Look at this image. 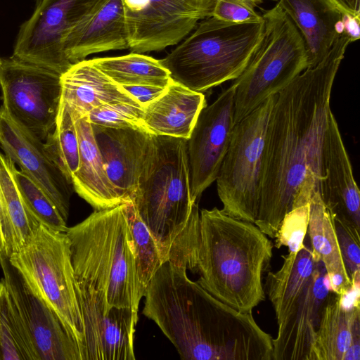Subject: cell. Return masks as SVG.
<instances>
[{
  "label": "cell",
  "mask_w": 360,
  "mask_h": 360,
  "mask_svg": "<svg viewBox=\"0 0 360 360\" xmlns=\"http://www.w3.org/2000/svg\"><path fill=\"white\" fill-rule=\"evenodd\" d=\"M342 34L324 58L277 94L266 137L264 172L255 224L275 238L307 184L319 190L321 154L333 85L346 49Z\"/></svg>",
  "instance_id": "obj_1"
},
{
  "label": "cell",
  "mask_w": 360,
  "mask_h": 360,
  "mask_svg": "<svg viewBox=\"0 0 360 360\" xmlns=\"http://www.w3.org/2000/svg\"><path fill=\"white\" fill-rule=\"evenodd\" d=\"M143 314L188 360H272V337L252 314L221 302L186 269L166 262L151 279Z\"/></svg>",
  "instance_id": "obj_2"
},
{
  "label": "cell",
  "mask_w": 360,
  "mask_h": 360,
  "mask_svg": "<svg viewBox=\"0 0 360 360\" xmlns=\"http://www.w3.org/2000/svg\"><path fill=\"white\" fill-rule=\"evenodd\" d=\"M273 243L255 224L217 207L194 204L184 230L174 243L172 264L199 274L197 283L221 302L252 314L266 296L262 283Z\"/></svg>",
  "instance_id": "obj_3"
},
{
  "label": "cell",
  "mask_w": 360,
  "mask_h": 360,
  "mask_svg": "<svg viewBox=\"0 0 360 360\" xmlns=\"http://www.w3.org/2000/svg\"><path fill=\"white\" fill-rule=\"evenodd\" d=\"M65 233L76 280L101 294L109 306L139 311L143 296L124 203L95 210Z\"/></svg>",
  "instance_id": "obj_4"
},
{
  "label": "cell",
  "mask_w": 360,
  "mask_h": 360,
  "mask_svg": "<svg viewBox=\"0 0 360 360\" xmlns=\"http://www.w3.org/2000/svg\"><path fill=\"white\" fill-rule=\"evenodd\" d=\"M131 200L153 236L162 263L184 230L193 205L187 140L151 134Z\"/></svg>",
  "instance_id": "obj_5"
},
{
  "label": "cell",
  "mask_w": 360,
  "mask_h": 360,
  "mask_svg": "<svg viewBox=\"0 0 360 360\" xmlns=\"http://www.w3.org/2000/svg\"><path fill=\"white\" fill-rule=\"evenodd\" d=\"M264 29V21L236 24L207 17L159 60L172 80L202 92L240 75L260 44Z\"/></svg>",
  "instance_id": "obj_6"
},
{
  "label": "cell",
  "mask_w": 360,
  "mask_h": 360,
  "mask_svg": "<svg viewBox=\"0 0 360 360\" xmlns=\"http://www.w3.org/2000/svg\"><path fill=\"white\" fill-rule=\"evenodd\" d=\"M262 16V39L245 70L232 83L235 124L308 68L303 39L280 6L276 4Z\"/></svg>",
  "instance_id": "obj_7"
},
{
  "label": "cell",
  "mask_w": 360,
  "mask_h": 360,
  "mask_svg": "<svg viewBox=\"0 0 360 360\" xmlns=\"http://www.w3.org/2000/svg\"><path fill=\"white\" fill-rule=\"evenodd\" d=\"M70 245L65 232L40 224L29 241L8 259L58 315L79 348L84 326Z\"/></svg>",
  "instance_id": "obj_8"
},
{
  "label": "cell",
  "mask_w": 360,
  "mask_h": 360,
  "mask_svg": "<svg viewBox=\"0 0 360 360\" xmlns=\"http://www.w3.org/2000/svg\"><path fill=\"white\" fill-rule=\"evenodd\" d=\"M277 94L234 125L216 181L221 211L255 224L261 195L266 137Z\"/></svg>",
  "instance_id": "obj_9"
},
{
  "label": "cell",
  "mask_w": 360,
  "mask_h": 360,
  "mask_svg": "<svg viewBox=\"0 0 360 360\" xmlns=\"http://www.w3.org/2000/svg\"><path fill=\"white\" fill-rule=\"evenodd\" d=\"M61 75L13 56L1 59V107L20 127L44 141L56 126L62 95Z\"/></svg>",
  "instance_id": "obj_10"
},
{
  "label": "cell",
  "mask_w": 360,
  "mask_h": 360,
  "mask_svg": "<svg viewBox=\"0 0 360 360\" xmlns=\"http://www.w3.org/2000/svg\"><path fill=\"white\" fill-rule=\"evenodd\" d=\"M129 49L136 53L175 45L212 16L216 0H121Z\"/></svg>",
  "instance_id": "obj_11"
},
{
  "label": "cell",
  "mask_w": 360,
  "mask_h": 360,
  "mask_svg": "<svg viewBox=\"0 0 360 360\" xmlns=\"http://www.w3.org/2000/svg\"><path fill=\"white\" fill-rule=\"evenodd\" d=\"M2 278L13 314L34 360H82L79 346L58 315L30 288L4 254Z\"/></svg>",
  "instance_id": "obj_12"
},
{
  "label": "cell",
  "mask_w": 360,
  "mask_h": 360,
  "mask_svg": "<svg viewBox=\"0 0 360 360\" xmlns=\"http://www.w3.org/2000/svg\"><path fill=\"white\" fill-rule=\"evenodd\" d=\"M97 1H39L20 27L12 56L62 75L72 65L64 53V38Z\"/></svg>",
  "instance_id": "obj_13"
},
{
  "label": "cell",
  "mask_w": 360,
  "mask_h": 360,
  "mask_svg": "<svg viewBox=\"0 0 360 360\" xmlns=\"http://www.w3.org/2000/svg\"><path fill=\"white\" fill-rule=\"evenodd\" d=\"M76 291L84 326L82 360H134L138 311L109 306L101 294L83 282L77 281Z\"/></svg>",
  "instance_id": "obj_14"
},
{
  "label": "cell",
  "mask_w": 360,
  "mask_h": 360,
  "mask_svg": "<svg viewBox=\"0 0 360 360\" xmlns=\"http://www.w3.org/2000/svg\"><path fill=\"white\" fill-rule=\"evenodd\" d=\"M234 96L235 86L231 84L213 103L206 105L187 139L193 202H198L203 191L217 179L235 125Z\"/></svg>",
  "instance_id": "obj_15"
},
{
  "label": "cell",
  "mask_w": 360,
  "mask_h": 360,
  "mask_svg": "<svg viewBox=\"0 0 360 360\" xmlns=\"http://www.w3.org/2000/svg\"><path fill=\"white\" fill-rule=\"evenodd\" d=\"M0 146L5 155L34 181L67 221L72 181L47 154L44 142L14 122L0 107Z\"/></svg>",
  "instance_id": "obj_16"
},
{
  "label": "cell",
  "mask_w": 360,
  "mask_h": 360,
  "mask_svg": "<svg viewBox=\"0 0 360 360\" xmlns=\"http://www.w3.org/2000/svg\"><path fill=\"white\" fill-rule=\"evenodd\" d=\"M333 291L319 261L307 287L290 304L272 338V360H314V344L323 309Z\"/></svg>",
  "instance_id": "obj_17"
},
{
  "label": "cell",
  "mask_w": 360,
  "mask_h": 360,
  "mask_svg": "<svg viewBox=\"0 0 360 360\" xmlns=\"http://www.w3.org/2000/svg\"><path fill=\"white\" fill-rule=\"evenodd\" d=\"M321 166V178L318 191L324 205L333 220L359 235L360 192L332 111L324 135Z\"/></svg>",
  "instance_id": "obj_18"
},
{
  "label": "cell",
  "mask_w": 360,
  "mask_h": 360,
  "mask_svg": "<svg viewBox=\"0 0 360 360\" xmlns=\"http://www.w3.org/2000/svg\"><path fill=\"white\" fill-rule=\"evenodd\" d=\"M91 127L108 177L124 203L131 200L148 153L151 134L131 127L94 124Z\"/></svg>",
  "instance_id": "obj_19"
},
{
  "label": "cell",
  "mask_w": 360,
  "mask_h": 360,
  "mask_svg": "<svg viewBox=\"0 0 360 360\" xmlns=\"http://www.w3.org/2000/svg\"><path fill=\"white\" fill-rule=\"evenodd\" d=\"M126 49L129 39L121 0H98L63 40L64 53L72 64L91 54Z\"/></svg>",
  "instance_id": "obj_20"
},
{
  "label": "cell",
  "mask_w": 360,
  "mask_h": 360,
  "mask_svg": "<svg viewBox=\"0 0 360 360\" xmlns=\"http://www.w3.org/2000/svg\"><path fill=\"white\" fill-rule=\"evenodd\" d=\"M314 360H360L359 288L331 292L314 344Z\"/></svg>",
  "instance_id": "obj_21"
},
{
  "label": "cell",
  "mask_w": 360,
  "mask_h": 360,
  "mask_svg": "<svg viewBox=\"0 0 360 360\" xmlns=\"http://www.w3.org/2000/svg\"><path fill=\"white\" fill-rule=\"evenodd\" d=\"M277 4L303 39L308 68L316 65L343 34L342 13L330 0H278Z\"/></svg>",
  "instance_id": "obj_22"
},
{
  "label": "cell",
  "mask_w": 360,
  "mask_h": 360,
  "mask_svg": "<svg viewBox=\"0 0 360 360\" xmlns=\"http://www.w3.org/2000/svg\"><path fill=\"white\" fill-rule=\"evenodd\" d=\"M206 105L202 92L172 79L162 94L143 107V124L151 134L187 140Z\"/></svg>",
  "instance_id": "obj_23"
},
{
  "label": "cell",
  "mask_w": 360,
  "mask_h": 360,
  "mask_svg": "<svg viewBox=\"0 0 360 360\" xmlns=\"http://www.w3.org/2000/svg\"><path fill=\"white\" fill-rule=\"evenodd\" d=\"M60 82L61 101L68 105L74 119L88 116L93 108L102 104L127 103L141 105L90 60L72 64L61 75Z\"/></svg>",
  "instance_id": "obj_24"
},
{
  "label": "cell",
  "mask_w": 360,
  "mask_h": 360,
  "mask_svg": "<svg viewBox=\"0 0 360 360\" xmlns=\"http://www.w3.org/2000/svg\"><path fill=\"white\" fill-rule=\"evenodd\" d=\"M74 120L79 150V167L72 176L75 191L95 210L124 203L107 176L88 116Z\"/></svg>",
  "instance_id": "obj_25"
},
{
  "label": "cell",
  "mask_w": 360,
  "mask_h": 360,
  "mask_svg": "<svg viewBox=\"0 0 360 360\" xmlns=\"http://www.w3.org/2000/svg\"><path fill=\"white\" fill-rule=\"evenodd\" d=\"M307 234L313 252L325 266L331 290L343 296L359 287L353 284L347 274L333 219L324 205L318 190L312 193L309 201Z\"/></svg>",
  "instance_id": "obj_26"
},
{
  "label": "cell",
  "mask_w": 360,
  "mask_h": 360,
  "mask_svg": "<svg viewBox=\"0 0 360 360\" xmlns=\"http://www.w3.org/2000/svg\"><path fill=\"white\" fill-rule=\"evenodd\" d=\"M15 168V164L0 153V223L7 257L20 250L41 224L22 198L14 176Z\"/></svg>",
  "instance_id": "obj_27"
},
{
  "label": "cell",
  "mask_w": 360,
  "mask_h": 360,
  "mask_svg": "<svg viewBox=\"0 0 360 360\" xmlns=\"http://www.w3.org/2000/svg\"><path fill=\"white\" fill-rule=\"evenodd\" d=\"M283 262L276 271H269L264 290L274 307L277 325L284 319L291 303L309 283L320 261L310 246L304 244L297 252L282 255Z\"/></svg>",
  "instance_id": "obj_28"
},
{
  "label": "cell",
  "mask_w": 360,
  "mask_h": 360,
  "mask_svg": "<svg viewBox=\"0 0 360 360\" xmlns=\"http://www.w3.org/2000/svg\"><path fill=\"white\" fill-rule=\"evenodd\" d=\"M90 61L120 86L146 84L167 87L172 81L169 71L159 60L140 53L96 58Z\"/></svg>",
  "instance_id": "obj_29"
},
{
  "label": "cell",
  "mask_w": 360,
  "mask_h": 360,
  "mask_svg": "<svg viewBox=\"0 0 360 360\" xmlns=\"http://www.w3.org/2000/svg\"><path fill=\"white\" fill-rule=\"evenodd\" d=\"M124 210L131 236L136 273L141 293L146 289L162 261L155 241L140 218L132 200L124 202Z\"/></svg>",
  "instance_id": "obj_30"
},
{
  "label": "cell",
  "mask_w": 360,
  "mask_h": 360,
  "mask_svg": "<svg viewBox=\"0 0 360 360\" xmlns=\"http://www.w3.org/2000/svg\"><path fill=\"white\" fill-rule=\"evenodd\" d=\"M44 144L50 158L72 180V174L79 167V140L75 121L70 108L63 101H60L55 128Z\"/></svg>",
  "instance_id": "obj_31"
},
{
  "label": "cell",
  "mask_w": 360,
  "mask_h": 360,
  "mask_svg": "<svg viewBox=\"0 0 360 360\" xmlns=\"http://www.w3.org/2000/svg\"><path fill=\"white\" fill-rule=\"evenodd\" d=\"M0 360H34L11 309L3 278L0 281Z\"/></svg>",
  "instance_id": "obj_32"
},
{
  "label": "cell",
  "mask_w": 360,
  "mask_h": 360,
  "mask_svg": "<svg viewBox=\"0 0 360 360\" xmlns=\"http://www.w3.org/2000/svg\"><path fill=\"white\" fill-rule=\"evenodd\" d=\"M14 176L22 198L35 219L53 230L65 232L67 221L43 190L17 168L15 169Z\"/></svg>",
  "instance_id": "obj_33"
},
{
  "label": "cell",
  "mask_w": 360,
  "mask_h": 360,
  "mask_svg": "<svg viewBox=\"0 0 360 360\" xmlns=\"http://www.w3.org/2000/svg\"><path fill=\"white\" fill-rule=\"evenodd\" d=\"M143 107L127 103L102 104L88 114L91 124L111 128H135L146 130L143 122Z\"/></svg>",
  "instance_id": "obj_34"
},
{
  "label": "cell",
  "mask_w": 360,
  "mask_h": 360,
  "mask_svg": "<svg viewBox=\"0 0 360 360\" xmlns=\"http://www.w3.org/2000/svg\"><path fill=\"white\" fill-rule=\"evenodd\" d=\"M309 214V203L296 207L283 218L275 237L276 247L288 248V252L300 250L307 235Z\"/></svg>",
  "instance_id": "obj_35"
},
{
  "label": "cell",
  "mask_w": 360,
  "mask_h": 360,
  "mask_svg": "<svg viewBox=\"0 0 360 360\" xmlns=\"http://www.w3.org/2000/svg\"><path fill=\"white\" fill-rule=\"evenodd\" d=\"M333 221L347 274L354 285H359L360 236L344 224Z\"/></svg>",
  "instance_id": "obj_36"
},
{
  "label": "cell",
  "mask_w": 360,
  "mask_h": 360,
  "mask_svg": "<svg viewBox=\"0 0 360 360\" xmlns=\"http://www.w3.org/2000/svg\"><path fill=\"white\" fill-rule=\"evenodd\" d=\"M257 6L249 0H216L212 16L230 23H255L264 21Z\"/></svg>",
  "instance_id": "obj_37"
},
{
  "label": "cell",
  "mask_w": 360,
  "mask_h": 360,
  "mask_svg": "<svg viewBox=\"0 0 360 360\" xmlns=\"http://www.w3.org/2000/svg\"><path fill=\"white\" fill-rule=\"evenodd\" d=\"M121 86L142 107L158 98L165 92L167 88L146 84L124 85Z\"/></svg>",
  "instance_id": "obj_38"
},
{
  "label": "cell",
  "mask_w": 360,
  "mask_h": 360,
  "mask_svg": "<svg viewBox=\"0 0 360 360\" xmlns=\"http://www.w3.org/2000/svg\"><path fill=\"white\" fill-rule=\"evenodd\" d=\"M343 34L347 36L352 42L360 37V18L342 14Z\"/></svg>",
  "instance_id": "obj_39"
},
{
  "label": "cell",
  "mask_w": 360,
  "mask_h": 360,
  "mask_svg": "<svg viewBox=\"0 0 360 360\" xmlns=\"http://www.w3.org/2000/svg\"><path fill=\"white\" fill-rule=\"evenodd\" d=\"M342 14L360 18V0H330Z\"/></svg>",
  "instance_id": "obj_40"
},
{
  "label": "cell",
  "mask_w": 360,
  "mask_h": 360,
  "mask_svg": "<svg viewBox=\"0 0 360 360\" xmlns=\"http://www.w3.org/2000/svg\"><path fill=\"white\" fill-rule=\"evenodd\" d=\"M4 250H5L4 238L1 226V223H0V254H4Z\"/></svg>",
  "instance_id": "obj_41"
},
{
  "label": "cell",
  "mask_w": 360,
  "mask_h": 360,
  "mask_svg": "<svg viewBox=\"0 0 360 360\" xmlns=\"http://www.w3.org/2000/svg\"><path fill=\"white\" fill-rule=\"evenodd\" d=\"M250 2L254 4L255 5L257 6L258 4L262 3L264 0H249ZM271 1H276V0H271Z\"/></svg>",
  "instance_id": "obj_42"
},
{
  "label": "cell",
  "mask_w": 360,
  "mask_h": 360,
  "mask_svg": "<svg viewBox=\"0 0 360 360\" xmlns=\"http://www.w3.org/2000/svg\"><path fill=\"white\" fill-rule=\"evenodd\" d=\"M39 1H41V0H37V2H39Z\"/></svg>",
  "instance_id": "obj_43"
},
{
  "label": "cell",
  "mask_w": 360,
  "mask_h": 360,
  "mask_svg": "<svg viewBox=\"0 0 360 360\" xmlns=\"http://www.w3.org/2000/svg\"><path fill=\"white\" fill-rule=\"evenodd\" d=\"M1 58H0V63H1Z\"/></svg>",
  "instance_id": "obj_44"
}]
</instances>
